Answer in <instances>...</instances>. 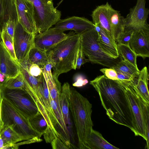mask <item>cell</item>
Listing matches in <instances>:
<instances>
[{
    "mask_svg": "<svg viewBox=\"0 0 149 149\" xmlns=\"http://www.w3.org/2000/svg\"><path fill=\"white\" fill-rule=\"evenodd\" d=\"M90 84L98 93L102 106L109 119L127 127L133 132L132 111L125 92L119 83L104 75L91 81Z\"/></svg>",
    "mask_w": 149,
    "mask_h": 149,
    "instance_id": "obj_1",
    "label": "cell"
},
{
    "mask_svg": "<svg viewBox=\"0 0 149 149\" xmlns=\"http://www.w3.org/2000/svg\"><path fill=\"white\" fill-rule=\"evenodd\" d=\"M80 44L81 34L72 32L47 52L49 62L52 66L53 77L58 79L60 74L76 69L77 54Z\"/></svg>",
    "mask_w": 149,
    "mask_h": 149,
    "instance_id": "obj_2",
    "label": "cell"
},
{
    "mask_svg": "<svg viewBox=\"0 0 149 149\" xmlns=\"http://www.w3.org/2000/svg\"><path fill=\"white\" fill-rule=\"evenodd\" d=\"M69 107L76 129L79 148L87 149L86 143L93 125L92 105L87 98L70 87Z\"/></svg>",
    "mask_w": 149,
    "mask_h": 149,
    "instance_id": "obj_3",
    "label": "cell"
},
{
    "mask_svg": "<svg viewBox=\"0 0 149 149\" xmlns=\"http://www.w3.org/2000/svg\"><path fill=\"white\" fill-rule=\"evenodd\" d=\"M2 118L4 125L13 124L17 131L30 139L42 136L32 127L29 119L3 94Z\"/></svg>",
    "mask_w": 149,
    "mask_h": 149,
    "instance_id": "obj_4",
    "label": "cell"
},
{
    "mask_svg": "<svg viewBox=\"0 0 149 149\" xmlns=\"http://www.w3.org/2000/svg\"><path fill=\"white\" fill-rule=\"evenodd\" d=\"M98 33L95 28L81 34V44L84 56L92 63L111 68L120 60L112 58L101 49L97 41Z\"/></svg>",
    "mask_w": 149,
    "mask_h": 149,
    "instance_id": "obj_5",
    "label": "cell"
},
{
    "mask_svg": "<svg viewBox=\"0 0 149 149\" xmlns=\"http://www.w3.org/2000/svg\"><path fill=\"white\" fill-rule=\"evenodd\" d=\"M123 88L128 100L133 120L134 133L146 141L145 127L140 97L135 88L136 79L133 81L117 80Z\"/></svg>",
    "mask_w": 149,
    "mask_h": 149,
    "instance_id": "obj_6",
    "label": "cell"
},
{
    "mask_svg": "<svg viewBox=\"0 0 149 149\" xmlns=\"http://www.w3.org/2000/svg\"><path fill=\"white\" fill-rule=\"evenodd\" d=\"M29 1L34 8L37 33L48 29L61 19V12L54 7L53 0Z\"/></svg>",
    "mask_w": 149,
    "mask_h": 149,
    "instance_id": "obj_7",
    "label": "cell"
},
{
    "mask_svg": "<svg viewBox=\"0 0 149 149\" xmlns=\"http://www.w3.org/2000/svg\"><path fill=\"white\" fill-rule=\"evenodd\" d=\"M4 96L9 100L29 119L39 112L33 100L25 91L19 89H9L0 86Z\"/></svg>",
    "mask_w": 149,
    "mask_h": 149,
    "instance_id": "obj_8",
    "label": "cell"
},
{
    "mask_svg": "<svg viewBox=\"0 0 149 149\" xmlns=\"http://www.w3.org/2000/svg\"><path fill=\"white\" fill-rule=\"evenodd\" d=\"M35 34L27 32L18 22L16 23L13 41L15 55L20 64L28 61L29 51L33 45Z\"/></svg>",
    "mask_w": 149,
    "mask_h": 149,
    "instance_id": "obj_9",
    "label": "cell"
},
{
    "mask_svg": "<svg viewBox=\"0 0 149 149\" xmlns=\"http://www.w3.org/2000/svg\"><path fill=\"white\" fill-rule=\"evenodd\" d=\"M145 4L146 0H137L136 5L130 9L125 18V27L134 29H149L147 22L149 10L146 8Z\"/></svg>",
    "mask_w": 149,
    "mask_h": 149,
    "instance_id": "obj_10",
    "label": "cell"
},
{
    "mask_svg": "<svg viewBox=\"0 0 149 149\" xmlns=\"http://www.w3.org/2000/svg\"><path fill=\"white\" fill-rule=\"evenodd\" d=\"M35 34L33 45L42 50L47 52L68 36L55 27H50L40 33Z\"/></svg>",
    "mask_w": 149,
    "mask_h": 149,
    "instance_id": "obj_11",
    "label": "cell"
},
{
    "mask_svg": "<svg viewBox=\"0 0 149 149\" xmlns=\"http://www.w3.org/2000/svg\"><path fill=\"white\" fill-rule=\"evenodd\" d=\"M18 22L29 33L36 34L34 8L29 0H15Z\"/></svg>",
    "mask_w": 149,
    "mask_h": 149,
    "instance_id": "obj_12",
    "label": "cell"
},
{
    "mask_svg": "<svg viewBox=\"0 0 149 149\" xmlns=\"http://www.w3.org/2000/svg\"><path fill=\"white\" fill-rule=\"evenodd\" d=\"M54 27L63 32L73 30L76 34H81L94 28L95 26L93 22L85 17L73 16L60 19Z\"/></svg>",
    "mask_w": 149,
    "mask_h": 149,
    "instance_id": "obj_13",
    "label": "cell"
},
{
    "mask_svg": "<svg viewBox=\"0 0 149 149\" xmlns=\"http://www.w3.org/2000/svg\"><path fill=\"white\" fill-rule=\"evenodd\" d=\"M137 56L149 57V29H134L129 45Z\"/></svg>",
    "mask_w": 149,
    "mask_h": 149,
    "instance_id": "obj_14",
    "label": "cell"
},
{
    "mask_svg": "<svg viewBox=\"0 0 149 149\" xmlns=\"http://www.w3.org/2000/svg\"><path fill=\"white\" fill-rule=\"evenodd\" d=\"M0 72L7 78L15 77L20 72L19 63L11 56L0 41Z\"/></svg>",
    "mask_w": 149,
    "mask_h": 149,
    "instance_id": "obj_15",
    "label": "cell"
},
{
    "mask_svg": "<svg viewBox=\"0 0 149 149\" xmlns=\"http://www.w3.org/2000/svg\"><path fill=\"white\" fill-rule=\"evenodd\" d=\"M95 28L97 32V41L102 51L110 57L118 59L119 57L116 41L104 30L98 26Z\"/></svg>",
    "mask_w": 149,
    "mask_h": 149,
    "instance_id": "obj_16",
    "label": "cell"
},
{
    "mask_svg": "<svg viewBox=\"0 0 149 149\" xmlns=\"http://www.w3.org/2000/svg\"><path fill=\"white\" fill-rule=\"evenodd\" d=\"M109 3L97 6L92 12L91 17L93 23L105 30L112 37L108 11Z\"/></svg>",
    "mask_w": 149,
    "mask_h": 149,
    "instance_id": "obj_17",
    "label": "cell"
},
{
    "mask_svg": "<svg viewBox=\"0 0 149 149\" xmlns=\"http://www.w3.org/2000/svg\"><path fill=\"white\" fill-rule=\"evenodd\" d=\"M10 19L18 22L15 0H0V41L3 26Z\"/></svg>",
    "mask_w": 149,
    "mask_h": 149,
    "instance_id": "obj_18",
    "label": "cell"
},
{
    "mask_svg": "<svg viewBox=\"0 0 149 149\" xmlns=\"http://www.w3.org/2000/svg\"><path fill=\"white\" fill-rule=\"evenodd\" d=\"M108 8L112 38L116 42L125 29V18L119 11L113 8L109 4Z\"/></svg>",
    "mask_w": 149,
    "mask_h": 149,
    "instance_id": "obj_19",
    "label": "cell"
},
{
    "mask_svg": "<svg viewBox=\"0 0 149 149\" xmlns=\"http://www.w3.org/2000/svg\"><path fill=\"white\" fill-rule=\"evenodd\" d=\"M41 69L46 81L50 98L55 101L58 107L61 109L60 103L62 89L61 83L58 79L52 77L51 70L46 71Z\"/></svg>",
    "mask_w": 149,
    "mask_h": 149,
    "instance_id": "obj_20",
    "label": "cell"
},
{
    "mask_svg": "<svg viewBox=\"0 0 149 149\" xmlns=\"http://www.w3.org/2000/svg\"><path fill=\"white\" fill-rule=\"evenodd\" d=\"M149 74L147 68L145 67L140 71L136 84L135 88L139 95L146 104H149V95L148 88Z\"/></svg>",
    "mask_w": 149,
    "mask_h": 149,
    "instance_id": "obj_21",
    "label": "cell"
},
{
    "mask_svg": "<svg viewBox=\"0 0 149 149\" xmlns=\"http://www.w3.org/2000/svg\"><path fill=\"white\" fill-rule=\"evenodd\" d=\"M0 134L5 145L30 140L26 136L17 131L13 124L4 125Z\"/></svg>",
    "mask_w": 149,
    "mask_h": 149,
    "instance_id": "obj_22",
    "label": "cell"
},
{
    "mask_svg": "<svg viewBox=\"0 0 149 149\" xmlns=\"http://www.w3.org/2000/svg\"><path fill=\"white\" fill-rule=\"evenodd\" d=\"M87 149H118L103 137L101 134L93 128L86 143Z\"/></svg>",
    "mask_w": 149,
    "mask_h": 149,
    "instance_id": "obj_23",
    "label": "cell"
},
{
    "mask_svg": "<svg viewBox=\"0 0 149 149\" xmlns=\"http://www.w3.org/2000/svg\"><path fill=\"white\" fill-rule=\"evenodd\" d=\"M70 87L68 82L62 86L60 103L62 113L65 125L67 127L70 123L69 102Z\"/></svg>",
    "mask_w": 149,
    "mask_h": 149,
    "instance_id": "obj_24",
    "label": "cell"
},
{
    "mask_svg": "<svg viewBox=\"0 0 149 149\" xmlns=\"http://www.w3.org/2000/svg\"><path fill=\"white\" fill-rule=\"evenodd\" d=\"M28 61L40 67H43L49 62L47 52L39 49L34 45L29 51Z\"/></svg>",
    "mask_w": 149,
    "mask_h": 149,
    "instance_id": "obj_25",
    "label": "cell"
},
{
    "mask_svg": "<svg viewBox=\"0 0 149 149\" xmlns=\"http://www.w3.org/2000/svg\"><path fill=\"white\" fill-rule=\"evenodd\" d=\"M111 68L114 69L116 72L128 74L135 78L138 77L140 72L138 68L122 58Z\"/></svg>",
    "mask_w": 149,
    "mask_h": 149,
    "instance_id": "obj_26",
    "label": "cell"
},
{
    "mask_svg": "<svg viewBox=\"0 0 149 149\" xmlns=\"http://www.w3.org/2000/svg\"><path fill=\"white\" fill-rule=\"evenodd\" d=\"M26 82L23 76L20 72L14 77L7 78L1 85L9 89H19L24 91Z\"/></svg>",
    "mask_w": 149,
    "mask_h": 149,
    "instance_id": "obj_27",
    "label": "cell"
},
{
    "mask_svg": "<svg viewBox=\"0 0 149 149\" xmlns=\"http://www.w3.org/2000/svg\"><path fill=\"white\" fill-rule=\"evenodd\" d=\"M117 48L119 55L122 59L138 68L136 63L137 56L129 45L118 44Z\"/></svg>",
    "mask_w": 149,
    "mask_h": 149,
    "instance_id": "obj_28",
    "label": "cell"
},
{
    "mask_svg": "<svg viewBox=\"0 0 149 149\" xmlns=\"http://www.w3.org/2000/svg\"><path fill=\"white\" fill-rule=\"evenodd\" d=\"M29 120L33 129L42 136L46 130L47 125L45 119L40 113L39 112Z\"/></svg>",
    "mask_w": 149,
    "mask_h": 149,
    "instance_id": "obj_29",
    "label": "cell"
},
{
    "mask_svg": "<svg viewBox=\"0 0 149 149\" xmlns=\"http://www.w3.org/2000/svg\"><path fill=\"white\" fill-rule=\"evenodd\" d=\"M1 38L4 46L11 57L18 62L15 53L13 39L3 29L2 30L1 33Z\"/></svg>",
    "mask_w": 149,
    "mask_h": 149,
    "instance_id": "obj_30",
    "label": "cell"
},
{
    "mask_svg": "<svg viewBox=\"0 0 149 149\" xmlns=\"http://www.w3.org/2000/svg\"><path fill=\"white\" fill-rule=\"evenodd\" d=\"M140 97V96H139ZM143 118L146 138V148H149V104L145 103L140 97Z\"/></svg>",
    "mask_w": 149,
    "mask_h": 149,
    "instance_id": "obj_31",
    "label": "cell"
},
{
    "mask_svg": "<svg viewBox=\"0 0 149 149\" xmlns=\"http://www.w3.org/2000/svg\"><path fill=\"white\" fill-rule=\"evenodd\" d=\"M134 32L133 29L129 27H125L123 33L116 41L118 44L129 45Z\"/></svg>",
    "mask_w": 149,
    "mask_h": 149,
    "instance_id": "obj_32",
    "label": "cell"
},
{
    "mask_svg": "<svg viewBox=\"0 0 149 149\" xmlns=\"http://www.w3.org/2000/svg\"><path fill=\"white\" fill-rule=\"evenodd\" d=\"M20 64L25 66L31 75L38 79L40 78L42 74L40 67L35 64L31 63L28 60L26 63Z\"/></svg>",
    "mask_w": 149,
    "mask_h": 149,
    "instance_id": "obj_33",
    "label": "cell"
},
{
    "mask_svg": "<svg viewBox=\"0 0 149 149\" xmlns=\"http://www.w3.org/2000/svg\"><path fill=\"white\" fill-rule=\"evenodd\" d=\"M88 61V60L85 58V56L83 53L80 44L77 54L75 65L76 69H80L81 66Z\"/></svg>",
    "mask_w": 149,
    "mask_h": 149,
    "instance_id": "obj_34",
    "label": "cell"
},
{
    "mask_svg": "<svg viewBox=\"0 0 149 149\" xmlns=\"http://www.w3.org/2000/svg\"><path fill=\"white\" fill-rule=\"evenodd\" d=\"M100 70L108 78L114 80H118L117 72L114 69L108 68H102Z\"/></svg>",
    "mask_w": 149,
    "mask_h": 149,
    "instance_id": "obj_35",
    "label": "cell"
},
{
    "mask_svg": "<svg viewBox=\"0 0 149 149\" xmlns=\"http://www.w3.org/2000/svg\"><path fill=\"white\" fill-rule=\"evenodd\" d=\"M17 22L15 21L10 19L4 25L3 29L5 30L13 39L15 26ZM2 29V30H3Z\"/></svg>",
    "mask_w": 149,
    "mask_h": 149,
    "instance_id": "obj_36",
    "label": "cell"
},
{
    "mask_svg": "<svg viewBox=\"0 0 149 149\" xmlns=\"http://www.w3.org/2000/svg\"><path fill=\"white\" fill-rule=\"evenodd\" d=\"M53 149H68L70 148L59 138H54L50 143Z\"/></svg>",
    "mask_w": 149,
    "mask_h": 149,
    "instance_id": "obj_37",
    "label": "cell"
},
{
    "mask_svg": "<svg viewBox=\"0 0 149 149\" xmlns=\"http://www.w3.org/2000/svg\"><path fill=\"white\" fill-rule=\"evenodd\" d=\"M118 80L123 81H130L136 80L135 78L128 74L117 72Z\"/></svg>",
    "mask_w": 149,
    "mask_h": 149,
    "instance_id": "obj_38",
    "label": "cell"
},
{
    "mask_svg": "<svg viewBox=\"0 0 149 149\" xmlns=\"http://www.w3.org/2000/svg\"><path fill=\"white\" fill-rule=\"evenodd\" d=\"M88 83L87 79H84L81 76H79L77 78L76 81L72 85L74 86L80 87L86 85Z\"/></svg>",
    "mask_w": 149,
    "mask_h": 149,
    "instance_id": "obj_39",
    "label": "cell"
},
{
    "mask_svg": "<svg viewBox=\"0 0 149 149\" xmlns=\"http://www.w3.org/2000/svg\"><path fill=\"white\" fill-rule=\"evenodd\" d=\"M3 100V94L0 87V134L4 127V123L2 118V104Z\"/></svg>",
    "mask_w": 149,
    "mask_h": 149,
    "instance_id": "obj_40",
    "label": "cell"
},
{
    "mask_svg": "<svg viewBox=\"0 0 149 149\" xmlns=\"http://www.w3.org/2000/svg\"><path fill=\"white\" fill-rule=\"evenodd\" d=\"M7 78L6 76L0 72V84L1 85Z\"/></svg>",
    "mask_w": 149,
    "mask_h": 149,
    "instance_id": "obj_41",
    "label": "cell"
},
{
    "mask_svg": "<svg viewBox=\"0 0 149 149\" xmlns=\"http://www.w3.org/2000/svg\"><path fill=\"white\" fill-rule=\"evenodd\" d=\"M4 144L0 134V149H3Z\"/></svg>",
    "mask_w": 149,
    "mask_h": 149,
    "instance_id": "obj_42",
    "label": "cell"
}]
</instances>
